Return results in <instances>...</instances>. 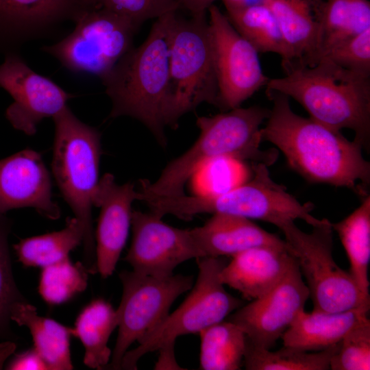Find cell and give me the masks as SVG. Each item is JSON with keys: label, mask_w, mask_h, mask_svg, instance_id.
<instances>
[{"label": "cell", "mask_w": 370, "mask_h": 370, "mask_svg": "<svg viewBox=\"0 0 370 370\" xmlns=\"http://www.w3.org/2000/svg\"><path fill=\"white\" fill-rule=\"evenodd\" d=\"M217 0H180L181 8L188 11L191 16L207 13L208 8Z\"/></svg>", "instance_id": "cell-38"}, {"label": "cell", "mask_w": 370, "mask_h": 370, "mask_svg": "<svg viewBox=\"0 0 370 370\" xmlns=\"http://www.w3.org/2000/svg\"><path fill=\"white\" fill-rule=\"evenodd\" d=\"M293 257L287 248L254 247L233 256L219 273L222 284L248 300L260 298L283 278Z\"/></svg>", "instance_id": "cell-19"}, {"label": "cell", "mask_w": 370, "mask_h": 370, "mask_svg": "<svg viewBox=\"0 0 370 370\" xmlns=\"http://www.w3.org/2000/svg\"><path fill=\"white\" fill-rule=\"evenodd\" d=\"M103 8L140 26L151 18H158L181 8L180 0H91L88 8Z\"/></svg>", "instance_id": "cell-34"}, {"label": "cell", "mask_w": 370, "mask_h": 370, "mask_svg": "<svg viewBox=\"0 0 370 370\" xmlns=\"http://www.w3.org/2000/svg\"><path fill=\"white\" fill-rule=\"evenodd\" d=\"M53 120V175L74 217L82 226L83 264L89 273L95 274L97 269L92 208L99 181L101 134L80 121L67 106Z\"/></svg>", "instance_id": "cell-5"}, {"label": "cell", "mask_w": 370, "mask_h": 370, "mask_svg": "<svg viewBox=\"0 0 370 370\" xmlns=\"http://www.w3.org/2000/svg\"><path fill=\"white\" fill-rule=\"evenodd\" d=\"M162 218L150 211L132 212V239L125 260L138 273L168 277L184 262L202 257L190 229L171 226Z\"/></svg>", "instance_id": "cell-14"}, {"label": "cell", "mask_w": 370, "mask_h": 370, "mask_svg": "<svg viewBox=\"0 0 370 370\" xmlns=\"http://www.w3.org/2000/svg\"><path fill=\"white\" fill-rule=\"evenodd\" d=\"M190 231L202 257H232L259 247L286 248L284 240L236 215L213 214L202 226Z\"/></svg>", "instance_id": "cell-20"}, {"label": "cell", "mask_w": 370, "mask_h": 370, "mask_svg": "<svg viewBox=\"0 0 370 370\" xmlns=\"http://www.w3.org/2000/svg\"><path fill=\"white\" fill-rule=\"evenodd\" d=\"M175 12L156 18L145 40L133 47L101 78L112 101L109 117L139 121L163 147L166 145L170 29Z\"/></svg>", "instance_id": "cell-3"}, {"label": "cell", "mask_w": 370, "mask_h": 370, "mask_svg": "<svg viewBox=\"0 0 370 370\" xmlns=\"http://www.w3.org/2000/svg\"><path fill=\"white\" fill-rule=\"evenodd\" d=\"M0 86L13 101L5 110L12 126L34 135L44 119L53 117L73 95L50 79L32 70L16 52L5 54L0 64Z\"/></svg>", "instance_id": "cell-15"}, {"label": "cell", "mask_w": 370, "mask_h": 370, "mask_svg": "<svg viewBox=\"0 0 370 370\" xmlns=\"http://www.w3.org/2000/svg\"><path fill=\"white\" fill-rule=\"evenodd\" d=\"M332 370L370 369V320L369 318L353 327L343 336L332 355Z\"/></svg>", "instance_id": "cell-33"}, {"label": "cell", "mask_w": 370, "mask_h": 370, "mask_svg": "<svg viewBox=\"0 0 370 370\" xmlns=\"http://www.w3.org/2000/svg\"><path fill=\"white\" fill-rule=\"evenodd\" d=\"M15 347V344L12 341H5L0 347V369L5 359L14 352Z\"/></svg>", "instance_id": "cell-39"}, {"label": "cell", "mask_w": 370, "mask_h": 370, "mask_svg": "<svg viewBox=\"0 0 370 370\" xmlns=\"http://www.w3.org/2000/svg\"><path fill=\"white\" fill-rule=\"evenodd\" d=\"M218 107L219 90L214 49L206 13L184 18L175 12L169 39V76L166 126L202 103Z\"/></svg>", "instance_id": "cell-7"}, {"label": "cell", "mask_w": 370, "mask_h": 370, "mask_svg": "<svg viewBox=\"0 0 370 370\" xmlns=\"http://www.w3.org/2000/svg\"><path fill=\"white\" fill-rule=\"evenodd\" d=\"M219 90L218 107H237L269 78L262 69L258 52L232 26L226 14L215 5L208 10Z\"/></svg>", "instance_id": "cell-12"}, {"label": "cell", "mask_w": 370, "mask_h": 370, "mask_svg": "<svg viewBox=\"0 0 370 370\" xmlns=\"http://www.w3.org/2000/svg\"><path fill=\"white\" fill-rule=\"evenodd\" d=\"M269 6L285 46L284 70L312 65L318 47L319 25L310 5L305 0H273Z\"/></svg>", "instance_id": "cell-22"}, {"label": "cell", "mask_w": 370, "mask_h": 370, "mask_svg": "<svg viewBox=\"0 0 370 370\" xmlns=\"http://www.w3.org/2000/svg\"><path fill=\"white\" fill-rule=\"evenodd\" d=\"M234 29L257 51L275 53L285 58L284 40L276 18L269 5H260L226 10Z\"/></svg>", "instance_id": "cell-29"}, {"label": "cell", "mask_w": 370, "mask_h": 370, "mask_svg": "<svg viewBox=\"0 0 370 370\" xmlns=\"http://www.w3.org/2000/svg\"><path fill=\"white\" fill-rule=\"evenodd\" d=\"M313 10L321 3L323 0H305Z\"/></svg>", "instance_id": "cell-42"}, {"label": "cell", "mask_w": 370, "mask_h": 370, "mask_svg": "<svg viewBox=\"0 0 370 370\" xmlns=\"http://www.w3.org/2000/svg\"><path fill=\"white\" fill-rule=\"evenodd\" d=\"M10 319L18 325L26 326L32 336L34 348L50 370L73 369L70 354L71 328L53 319L40 317L27 301L16 302Z\"/></svg>", "instance_id": "cell-24"}, {"label": "cell", "mask_w": 370, "mask_h": 370, "mask_svg": "<svg viewBox=\"0 0 370 370\" xmlns=\"http://www.w3.org/2000/svg\"><path fill=\"white\" fill-rule=\"evenodd\" d=\"M73 21L75 27L71 33L42 50L69 71L100 79L134 47L139 29L127 18L103 8L82 9Z\"/></svg>", "instance_id": "cell-10"}, {"label": "cell", "mask_w": 370, "mask_h": 370, "mask_svg": "<svg viewBox=\"0 0 370 370\" xmlns=\"http://www.w3.org/2000/svg\"><path fill=\"white\" fill-rule=\"evenodd\" d=\"M251 169L248 180L225 193L165 197L160 211L184 220L204 213L228 214L268 222L279 229L297 219L312 227L321 223L323 219L310 213L313 204L300 203L284 186L274 182L267 165L252 163Z\"/></svg>", "instance_id": "cell-6"}, {"label": "cell", "mask_w": 370, "mask_h": 370, "mask_svg": "<svg viewBox=\"0 0 370 370\" xmlns=\"http://www.w3.org/2000/svg\"><path fill=\"white\" fill-rule=\"evenodd\" d=\"M12 221L0 214V340L12 341L10 310L18 301H27L15 282L9 249V236Z\"/></svg>", "instance_id": "cell-32"}, {"label": "cell", "mask_w": 370, "mask_h": 370, "mask_svg": "<svg viewBox=\"0 0 370 370\" xmlns=\"http://www.w3.org/2000/svg\"><path fill=\"white\" fill-rule=\"evenodd\" d=\"M312 12L319 41L312 65L333 46L370 28L368 0H323Z\"/></svg>", "instance_id": "cell-23"}, {"label": "cell", "mask_w": 370, "mask_h": 370, "mask_svg": "<svg viewBox=\"0 0 370 370\" xmlns=\"http://www.w3.org/2000/svg\"><path fill=\"white\" fill-rule=\"evenodd\" d=\"M269 79L267 90L291 97L310 118L336 132L349 129L362 149L370 143V78L327 59L312 66H293Z\"/></svg>", "instance_id": "cell-4"}, {"label": "cell", "mask_w": 370, "mask_h": 370, "mask_svg": "<svg viewBox=\"0 0 370 370\" xmlns=\"http://www.w3.org/2000/svg\"><path fill=\"white\" fill-rule=\"evenodd\" d=\"M338 343L319 352H305L286 346L273 352L254 345L246 339L243 365L247 370H328Z\"/></svg>", "instance_id": "cell-30"}, {"label": "cell", "mask_w": 370, "mask_h": 370, "mask_svg": "<svg viewBox=\"0 0 370 370\" xmlns=\"http://www.w3.org/2000/svg\"><path fill=\"white\" fill-rule=\"evenodd\" d=\"M198 276L190 291L181 305L152 331L127 351L122 360L121 369H136L144 355L157 351L162 346L175 343L177 337L199 333L208 327L224 321L243 306V301L227 293L219 279L225 264L221 257H201L196 259Z\"/></svg>", "instance_id": "cell-9"}, {"label": "cell", "mask_w": 370, "mask_h": 370, "mask_svg": "<svg viewBox=\"0 0 370 370\" xmlns=\"http://www.w3.org/2000/svg\"><path fill=\"white\" fill-rule=\"evenodd\" d=\"M10 370H43L47 366L34 348L16 355L7 365Z\"/></svg>", "instance_id": "cell-36"}, {"label": "cell", "mask_w": 370, "mask_h": 370, "mask_svg": "<svg viewBox=\"0 0 370 370\" xmlns=\"http://www.w3.org/2000/svg\"><path fill=\"white\" fill-rule=\"evenodd\" d=\"M80 8L74 0H0V52L47 34Z\"/></svg>", "instance_id": "cell-18"}, {"label": "cell", "mask_w": 370, "mask_h": 370, "mask_svg": "<svg viewBox=\"0 0 370 370\" xmlns=\"http://www.w3.org/2000/svg\"><path fill=\"white\" fill-rule=\"evenodd\" d=\"M270 110L254 106L237 107L212 116H199L196 124L200 133L194 144L171 161L158 179L140 180L138 191L153 196L184 194V185L202 166L219 158L272 165L278 157L275 149L262 150L261 125Z\"/></svg>", "instance_id": "cell-2"}, {"label": "cell", "mask_w": 370, "mask_h": 370, "mask_svg": "<svg viewBox=\"0 0 370 370\" xmlns=\"http://www.w3.org/2000/svg\"><path fill=\"white\" fill-rule=\"evenodd\" d=\"M78 7L81 9L89 7L91 0H74Z\"/></svg>", "instance_id": "cell-41"}, {"label": "cell", "mask_w": 370, "mask_h": 370, "mask_svg": "<svg viewBox=\"0 0 370 370\" xmlns=\"http://www.w3.org/2000/svg\"><path fill=\"white\" fill-rule=\"evenodd\" d=\"M322 58L370 76V28L333 46L323 54Z\"/></svg>", "instance_id": "cell-35"}, {"label": "cell", "mask_w": 370, "mask_h": 370, "mask_svg": "<svg viewBox=\"0 0 370 370\" xmlns=\"http://www.w3.org/2000/svg\"><path fill=\"white\" fill-rule=\"evenodd\" d=\"M348 257L349 273L362 293L369 297L368 269L370 260V195L354 212L332 223Z\"/></svg>", "instance_id": "cell-26"}, {"label": "cell", "mask_w": 370, "mask_h": 370, "mask_svg": "<svg viewBox=\"0 0 370 370\" xmlns=\"http://www.w3.org/2000/svg\"><path fill=\"white\" fill-rule=\"evenodd\" d=\"M369 308L343 312L302 310L282 336L283 345L319 352L338 344L356 325L368 318Z\"/></svg>", "instance_id": "cell-21"}, {"label": "cell", "mask_w": 370, "mask_h": 370, "mask_svg": "<svg viewBox=\"0 0 370 370\" xmlns=\"http://www.w3.org/2000/svg\"><path fill=\"white\" fill-rule=\"evenodd\" d=\"M83 239L82 226L72 217L66 219L61 230L22 239L14 249L24 266L42 268L69 258L70 252L82 243Z\"/></svg>", "instance_id": "cell-28"}, {"label": "cell", "mask_w": 370, "mask_h": 370, "mask_svg": "<svg viewBox=\"0 0 370 370\" xmlns=\"http://www.w3.org/2000/svg\"><path fill=\"white\" fill-rule=\"evenodd\" d=\"M22 208H32L51 220L60 217L49 171L42 156L30 149L0 159V214Z\"/></svg>", "instance_id": "cell-16"}, {"label": "cell", "mask_w": 370, "mask_h": 370, "mask_svg": "<svg viewBox=\"0 0 370 370\" xmlns=\"http://www.w3.org/2000/svg\"><path fill=\"white\" fill-rule=\"evenodd\" d=\"M118 325L116 310L103 299H94L83 308L71 328V334L84 345L85 365L96 369L108 366L112 352L108 343Z\"/></svg>", "instance_id": "cell-25"}, {"label": "cell", "mask_w": 370, "mask_h": 370, "mask_svg": "<svg viewBox=\"0 0 370 370\" xmlns=\"http://www.w3.org/2000/svg\"><path fill=\"white\" fill-rule=\"evenodd\" d=\"M312 227L306 233L291 222L280 230L285 236L288 253L305 279L312 310L336 312L369 308L370 297L362 293L349 272L334 261L332 223L323 219Z\"/></svg>", "instance_id": "cell-8"}, {"label": "cell", "mask_w": 370, "mask_h": 370, "mask_svg": "<svg viewBox=\"0 0 370 370\" xmlns=\"http://www.w3.org/2000/svg\"><path fill=\"white\" fill-rule=\"evenodd\" d=\"M226 10L236 8L241 6L242 0H221Z\"/></svg>", "instance_id": "cell-40"}, {"label": "cell", "mask_w": 370, "mask_h": 370, "mask_svg": "<svg viewBox=\"0 0 370 370\" xmlns=\"http://www.w3.org/2000/svg\"><path fill=\"white\" fill-rule=\"evenodd\" d=\"M135 200L138 190L132 182L118 184L110 173L99 180L93 206L100 208L95 238L97 273L103 278L115 270L128 236Z\"/></svg>", "instance_id": "cell-17"}, {"label": "cell", "mask_w": 370, "mask_h": 370, "mask_svg": "<svg viewBox=\"0 0 370 370\" xmlns=\"http://www.w3.org/2000/svg\"><path fill=\"white\" fill-rule=\"evenodd\" d=\"M273 103L262 140L277 147L289 166L310 182L347 188L362 197L369 194L370 163L362 147L311 118L295 113L289 97L267 90Z\"/></svg>", "instance_id": "cell-1"}, {"label": "cell", "mask_w": 370, "mask_h": 370, "mask_svg": "<svg viewBox=\"0 0 370 370\" xmlns=\"http://www.w3.org/2000/svg\"><path fill=\"white\" fill-rule=\"evenodd\" d=\"M199 369L238 370L243 365L246 336L235 323L222 321L199 333Z\"/></svg>", "instance_id": "cell-27"}, {"label": "cell", "mask_w": 370, "mask_h": 370, "mask_svg": "<svg viewBox=\"0 0 370 370\" xmlns=\"http://www.w3.org/2000/svg\"><path fill=\"white\" fill-rule=\"evenodd\" d=\"M157 351L160 355L155 369H184L177 364L175 357V343H167Z\"/></svg>", "instance_id": "cell-37"}, {"label": "cell", "mask_w": 370, "mask_h": 370, "mask_svg": "<svg viewBox=\"0 0 370 370\" xmlns=\"http://www.w3.org/2000/svg\"><path fill=\"white\" fill-rule=\"evenodd\" d=\"M88 274L82 262L73 263L69 258L46 266L40 273L39 293L49 304H62L86 289Z\"/></svg>", "instance_id": "cell-31"}, {"label": "cell", "mask_w": 370, "mask_h": 370, "mask_svg": "<svg viewBox=\"0 0 370 370\" xmlns=\"http://www.w3.org/2000/svg\"><path fill=\"white\" fill-rule=\"evenodd\" d=\"M308 298V288L294 259L271 291L236 309L227 321L236 324L249 342L270 349L304 310Z\"/></svg>", "instance_id": "cell-13"}, {"label": "cell", "mask_w": 370, "mask_h": 370, "mask_svg": "<svg viewBox=\"0 0 370 370\" xmlns=\"http://www.w3.org/2000/svg\"><path fill=\"white\" fill-rule=\"evenodd\" d=\"M119 276L123 294L116 309L118 336L111 362L106 367L111 369H121L130 345L156 328L168 316L177 297L194 284L193 276L182 274L158 278L122 271Z\"/></svg>", "instance_id": "cell-11"}]
</instances>
